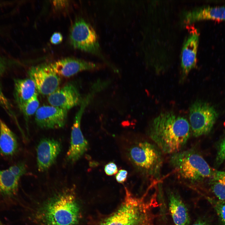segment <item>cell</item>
<instances>
[{
  "instance_id": "7c38bea8",
  "label": "cell",
  "mask_w": 225,
  "mask_h": 225,
  "mask_svg": "<svg viewBox=\"0 0 225 225\" xmlns=\"http://www.w3.org/2000/svg\"><path fill=\"white\" fill-rule=\"evenodd\" d=\"M62 149L59 141L52 138H43L36 149L37 165L41 172L47 170L54 163Z\"/></svg>"
},
{
  "instance_id": "8992f818",
  "label": "cell",
  "mask_w": 225,
  "mask_h": 225,
  "mask_svg": "<svg viewBox=\"0 0 225 225\" xmlns=\"http://www.w3.org/2000/svg\"><path fill=\"white\" fill-rule=\"evenodd\" d=\"M218 115L214 107L208 102L200 100L193 102L189 109V124L193 136L197 137L209 133Z\"/></svg>"
},
{
  "instance_id": "e0dca14e",
  "label": "cell",
  "mask_w": 225,
  "mask_h": 225,
  "mask_svg": "<svg viewBox=\"0 0 225 225\" xmlns=\"http://www.w3.org/2000/svg\"><path fill=\"white\" fill-rule=\"evenodd\" d=\"M169 208L176 225H188L190 218L188 209L180 196L175 192H168Z\"/></svg>"
},
{
  "instance_id": "9c48e42d",
  "label": "cell",
  "mask_w": 225,
  "mask_h": 225,
  "mask_svg": "<svg viewBox=\"0 0 225 225\" xmlns=\"http://www.w3.org/2000/svg\"><path fill=\"white\" fill-rule=\"evenodd\" d=\"M34 82L37 90L43 95L51 94L58 88L60 77L52 68L49 64H42L31 68L28 72Z\"/></svg>"
},
{
  "instance_id": "9a60e30c",
  "label": "cell",
  "mask_w": 225,
  "mask_h": 225,
  "mask_svg": "<svg viewBox=\"0 0 225 225\" xmlns=\"http://www.w3.org/2000/svg\"><path fill=\"white\" fill-rule=\"evenodd\" d=\"M204 19L225 20V5L202 6L188 11L184 15V22L190 24Z\"/></svg>"
},
{
  "instance_id": "4fadbf2b",
  "label": "cell",
  "mask_w": 225,
  "mask_h": 225,
  "mask_svg": "<svg viewBox=\"0 0 225 225\" xmlns=\"http://www.w3.org/2000/svg\"><path fill=\"white\" fill-rule=\"evenodd\" d=\"M49 65L60 77L67 78L82 71L98 69L102 67L100 64L98 63L72 58L60 59Z\"/></svg>"
},
{
  "instance_id": "44dd1931",
  "label": "cell",
  "mask_w": 225,
  "mask_h": 225,
  "mask_svg": "<svg viewBox=\"0 0 225 225\" xmlns=\"http://www.w3.org/2000/svg\"><path fill=\"white\" fill-rule=\"evenodd\" d=\"M37 93L19 108L27 118L35 114L39 108Z\"/></svg>"
},
{
  "instance_id": "2e32d148",
  "label": "cell",
  "mask_w": 225,
  "mask_h": 225,
  "mask_svg": "<svg viewBox=\"0 0 225 225\" xmlns=\"http://www.w3.org/2000/svg\"><path fill=\"white\" fill-rule=\"evenodd\" d=\"M18 148L17 136L0 118V154L10 158L16 154Z\"/></svg>"
},
{
  "instance_id": "4316f807",
  "label": "cell",
  "mask_w": 225,
  "mask_h": 225,
  "mask_svg": "<svg viewBox=\"0 0 225 225\" xmlns=\"http://www.w3.org/2000/svg\"><path fill=\"white\" fill-rule=\"evenodd\" d=\"M104 170L106 174L109 176L116 174L118 172L117 165L113 162H110L106 164Z\"/></svg>"
},
{
  "instance_id": "5bb4252c",
  "label": "cell",
  "mask_w": 225,
  "mask_h": 225,
  "mask_svg": "<svg viewBox=\"0 0 225 225\" xmlns=\"http://www.w3.org/2000/svg\"><path fill=\"white\" fill-rule=\"evenodd\" d=\"M197 32L190 33L183 43L181 54L180 82L184 81L191 70L196 66L199 42Z\"/></svg>"
},
{
  "instance_id": "277c9868",
  "label": "cell",
  "mask_w": 225,
  "mask_h": 225,
  "mask_svg": "<svg viewBox=\"0 0 225 225\" xmlns=\"http://www.w3.org/2000/svg\"><path fill=\"white\" fill-rule=\"evenodd\" d=\"M128 159L144 176L159 179L163 163L162 152L155 144L146 141L134 142L126 151Z\"/></svg>"
},
{
  "instance_id": "7a4b0ae2",
  "label": "cell",
  "mask_w": 225,
  "mask_h": 225,
  "mask_svg": "<svg viewBox=\"0 0 225 225\" xmlns=\"http://www.w3.org/2000/svg\"><path fill=\"white\" fill-rule=\"evenodd\" d=\"M80 208L73 188L65 189L48 201L37 218L43 225H77Z\"/></svg>"
},
{
  "instance_id": "83f0119b",
  "label": "cell",
  "mask_w": 225,
  "mask_h": 225,
  "mask_svg": "<svg viewBox=\"0 0 225 225\" xmlns=\"http://www.w3.org/2000/svg\"><path fill=\"white\" fill-rule=\"evenodd\" d=\"M127 171L124 169H121L116 174L115 178L117 181L119 183H123L126 180L128 176Z\"/></svg>"
},
{
  "instance_id": "603a6c76",
  "label": "cell",
  "mask_w": 225,
  "mask_h": 225,
  "mask_svg": "<svg viewBox=\"0 0 225 225\" xmlns=\"http://www.w3.org/2000/svg\"><path fill=\"white\" fill-rule=\"evenodd\" d=\"M218 218L222 225H225V201L210 199Z\"/></svg>"
},
{
  "instance_id": "52a82bcc",
  "label": "cell",
  "mask_w": 225,
  "mask_h": 225,
  "mask_svg": "<svg viewBox=\"0 0 225 225\" xmlns=\"http://www.w3.org/2000/svg\"><path fill=\"white\" fill-rule=\"evenodd\" d=\"M126 191L120 207L100 225H138L141 222L144 216L143 206L139 200Z\"/></svg>"
},
{
  "instance_id": "ba28073f",
  "label": "cell",
  "mask_w": 225,
  "mask_h": 225,
  "mask_svg": "<svg viewBox=\"0 0 225 225\" xmlns=\"http://www.w3.org/2000/svg\"><path fill=\"white\" fill-rule=\"evenodd\" d=\"M92 98L91 95L88 94L82 99L74 118L72 128L70 145L66 155L67 160L71 163L78 160L88 148V141L84 138L81 131V123L85 109Z\"/></svg>"
},
{
  "instance_id": "f1b7e54d",
  "label": "cell",
  "mask_w": 225,
  "mask_h": 225,
  "mask_svg": "<svg viewBox=\"0 0 225 225\" xmlns=\"http://www.w3.org/2000/svg\"><path fill=\"white\" fill-rule=\"evenodd\" d=\"M63 37L62 34L59 32L53 33L50 38L51 42L53 44H58L62 41Z\"/></svg>"
},
{
  "instance_id": "ac0fdd59",
  "label": "cell",
  "mask_w": 225,
  "mask_h": 225,
  "mask_svg": "<svg viewBox=\"0 0 225 225\" xmlns=\"http://www.w3.org/2000/svg\"><path fill=\"white\" fill-rule=\"evenodd\" d=\"M37 89L33 81L30 78L14 80V98L19 108L32 98Z\"/></svg>"
},
{
  "instance_id": "484cf974",
  "label": "cell",
  "mask_w": 225,
  "mask_h": 225,
  "mask_svg": "<svg viewBox=\"0 0 225 225\" xmlns=\"http://www.w3.org/2000/svg\"><path fill=\"white\" fill-rule=\"evenodd\" d=\"M13 63L12 60L0 55V75L3 74Z\"/></svg>"
},
{
  "instance_id": "d4e9b609",
  "label": "cell",
  "mask_w": 225,
  "mask_h": 225,
  "mask_svg": "<svg viewBox=\"0 0 225 225\" xmlns=\"http://www.w3.org/2000/svg\"><path fill=\"white\" fill-rule=\"evenodd\" d=\"M225 161V137L221 142L219 145L216 159L218 165H220Z\"/></svg>"
},
{
  "instance_id": "ffe728a7",
  "label": "cell",
  "mask_w": 225,
  "mask_h": 225,
  "mask_svg": "<svg viewBox=\"0 0 225 225\" xmlns=\"http://www.w3.org/2000/svg\"><path fill=\"white\" fill-rule=\"evenodd\" d=\"M209 182L211 190L218 200L225 201V171L214 172Z\"/></svg>"
},
{
  "instance_id": "d6986e66",
  "label": "cell",
  "mask_w": 225,
  "mask_h": 225,
  "mask_svg": "<svg viewBox=\"0 0 225 225\" xmlns=\"http://www.w3.org/2000/svg\"><path fill=\"white\" fill-rule=\"evenodd\" d=\"M20 178L14 175L8 168L0 170V194L11 197L17 192Z\"/></svg>"
},
{
  "instance_id": "f546056e",
  "label": "cell",
  "mask_w": 225,
  "mask_h": 225,
  "mask_svg": "<svg viewBox=\"0 0 225 225\" xmlns=\"http://www.w3.org/2000/svg\"><path fill=\"white\" fill-rule=\"evenodd\" d=\"M54 5L58 8L63 7L68 4L66 1H55L53 2Z\"/></svg>"
},
{
  "instance_id": "1f68e13d",
  "label": "cell",
  "mask_w": 225,
  "mask_h": 225,
  "mask_svg": "<svg viewBox=\"0 0 225 225\" xmlns=\"http://www.w3.org/2000/svg\"><path fill=\"white\" fill-rule=\"evenodd\" d=\"M0 225H2V224L1 222H0Z\"/></svg>"
},
{
  "instance_id": "cb8c5ba5",
  "label": "cell",
  "mask_w": 225,
  "mask_h": 225,
  "mask_svg": "<svg viewBox=\"0 0 225 225\" xmlns=\"http://www.w3.org/2000/svg\"><path fill=\"white\" fill-rule=\"evenodd\" d=\"M9 168L14 175L19 178L24 175L27 171L25 163L22 162L13 165Z\"/></svg>"
},
{
  "instance_id": "4dcf8cb0",
  "label": "cell",
  "mask_w": 225,
  "mask_h": 225,
  "mask_svg": "<svg viewBox=\"0 0 225 225\" xmlns=\"http://www.w3.org/2000/svg\"><path fill=\"white\" fill-rule=\"evenodd\" d=\"M192 225H210L207 221L199 220L196 221Z\"/></svg>"
},
{
  "instance_id": "6da1fadb",
  "label": "cell",
  "mask_w": 225,
  "mask_h": 225,
  "mask_svg": "<svg viewBox=\"0 0 225 225\" xmlns=\"http://www.w3.org/2000/svg\"><path fill=\"white\" fill-rule=\"evenodd\" d=\"M191 131L185 118L172 112H161L152 121L148 135L162 152L172 154L181 151Z\"/></svg>"
},
{
  "instance_id": "7402d4cb",
  "label": "cell",
  "mask_w": 225,
  "mask_h": 225,
  "mask_svg": "<svg viewBox=\"0 0 225 225\" xmlns=\"http://www.w3.org/2000/svg\"><path fill=\"white\" fill-rule=\"evenodd\" d=\"M0 106L2 107L8 114L15 120L18 128L20 127L17 121L15 115L12 109V105L3 94L0 84Z\"/></svg>"
},
{
  "instance_id": "5b68a950",
  "label": "cell",
  "mask_w": 225,
  "mask_h": 225,
  "mask_svg": "<svg viewBox=\"0 0 225 225\" xmlns=\"http://www.w3.org/2000/svg\"><path fill=\"white\" fill-rule=\"evenodd\" d=\"M70 39L75 48L97 56L115 72L117 71L102 54L95 31L83 18L78 19L73 24L70 29Z\"/></svg>"
},
{
  "instance_id": "3957f363",
  "label": "cell",
  "mask_w": 225,
  "mask_h": 225,
  "mask_svg": "<svg viewBox=\"0 0 225 225\" xmlns=\"http://www.w3.org/2000/svg\"><path fill=\"white\" fill-rule=\"evenodd\" d=\"M169 163L178 178L192 184L211 178L214 172L202 156L192 149L172 154Z\"/></svg>"
},
{
  "instance_id": "8fae6325",
  "label": "cell",
  "mask_w": 225,
  "mask_h": 225,
  "mask_svg": "<svg viewBox=\"0 0 225 225\" xmlns=\"http://www.w3.org/2000/svg\"><path fill=\"white\" fill-rule=\"evenodd\" d=\"M82 99L75 84L68 83L48 96L51 105L68 111L80 104Z\"/></svg>"
},
{
  "instance_id": "30bf717a",
  "label": "cell",
  "mask_w": 225,
  "mask_h": 225,
  "mask_svg": "<svg viewBox=\"0 0 225 225\" xmlns=\"http://www.w3.org/2000/svg\"><path fill=\"white\" fill-rule=\"evenodd\" d=\"M68 111L52 105L39 107L35 113V119L40 128L53 129L62 128L66 123Z\"/></svg>"
}]
</instances>
